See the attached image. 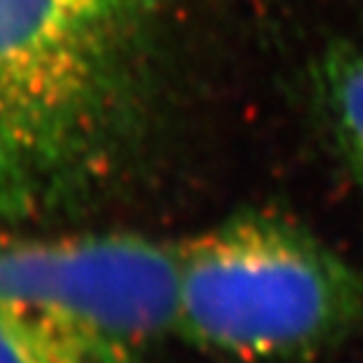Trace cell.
Here are the masks:
<instances>
[{
  "label": "cell",
  "mask_w": 363,
  "mask_h": 363,
  "mask_svg": "<svg viewBox=\"0 0 363 363\" xmlns=\"http://www.w3.org/2000/svg\"><path fill=\"white\" fill-rule=\"evenodd\" d=\"M163 0H0V224L83 206L151 123Z\"/></svg>",
  "instance_id": "1"
},
{
  "label": "cell",
  "mask_w": 363,
  "mask_h": 363,
  "mask_svg": "<svg viewBox=\"0 0 363 363\" xmlns=\"http://www.w3.org/2000/svg\"><path fill=\"white\" fill-rule=\"evenodd\" d=\"M363 325V272L314 231L245 210L179 243L177 337L243 363H295Z\"/></svg>",
  "instance_id": "2"
},
{
  "label": "cell",
  "mask_w": 363,
  "mask_h": 363,
  "mask_svg": "<svg viewBox=\"0 0 363 363\" xmlns=\"http://www.w3.org/2000/svg\"><path fill=\"white\" fill-rule=\"evenodd\" d=\"M0 307L52 363H142L177 337L179 243L0 236Z\"/></svg>",
  "instance_id": "3"
},
{
  "label": "cell",
  "mask_w": 363,
  "mask_h": 363,
  "mask_svg": "<svg viewBox=\"0 0 363 363\" xmlns=\"http://www.w3.org/2000/svg\"><path fill=\"white\" fill-rule=\"evenodd\" d=\"M316 104L330 140L363 189V45H335L314 74Z\"/></svg>",
  "instance_id": "4"
},
{
  "label": "cell",
  "mask_w": 363,
  "mask_h": 363,
  "mask_svg": "<svg viewBox=\"0 0 363 363\" xmlns=\"http://www.w3.org/2000/svg\"><path fill=\"white\" fill-rule=\"evenodd\" d=\"M0 363H52L0 307Z\"/></svg>",
  "instance_id": "5"
}]
</instances>
